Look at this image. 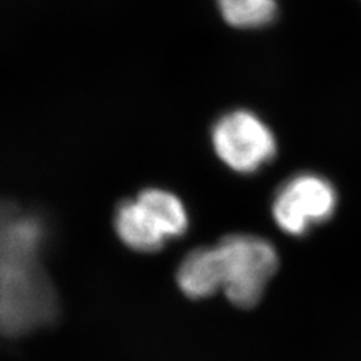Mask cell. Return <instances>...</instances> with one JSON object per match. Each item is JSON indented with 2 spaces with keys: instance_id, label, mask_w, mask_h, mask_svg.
Wrapping results in <instances>:
<instances>
[{
  "instance_id": "277c9868",
  "label": "cell",
  "mask_w": 361,
  "mask_h": 361,
  "mask_svg": "<svg viewBox=\"0 0 361 361\" xmlns=\"http://www.w3.org/2000/svg\"><path fill=\"white\" fill-rule=\"evenodd\" d=\"M113 229L123 245L140 253L160 250L167 240L137 199L119 203L113 214Z\"/></svg>"
},
{
  "instance_id": "6da1fadb",
  "label": "cell",
  "mask_w": 361,
  "mask_h": 361,
  "mask_svg": "<svg viewBox=\"0 0 361 361\" xmlns=\"http://www.w3.org/2000/svg\"><path fill=\"white\" fill-rule=\"evenodd\" d=\"M217 247L223 259L226 297L243 309L256 306L279 265L274 245L259 236L240 233L226 236Z\"/></svg>"
},
{
  "instance_id": "3957f363",
  "label": "cell",
  "mask_w": 361,
  "mask_h": 361,
  "mask_svg": "<svg viewBox=\"0 0 361 361\" xmlns=\"http://www.w3.org/2000/svg\"><path fill=\"white\" fill-rule=\"evenodd\" d=\"M337 207V195L329 180L312 173L290 178L280 187L273 202V217L279 228L301 236L313 224L329 220Z\"/></svg>"
},
{
  "instance_id": "8992f818",
  "label": "cell",
  "mask_w": 361,
  "mask_h": 361,
  "mask_svg": "<svg viewBox=\"0 0 361 361\" xmlns=\"http://www.w3.org/2000/svg\"><path fill=\"white\" fill-rule=\"evenodd\" d=\"M140 205L148 211L166 238H178L188 228L187 211L175 195L164 190L148 188L135 197Z\"/></svg>"
},
{
  "instance_id": "5b68a950",
  "label": "cell",
  "mask_w": 361,
  "mask_h": 361,
  "mask_svg": "<svg viewBox=\"0 0 361 361\" xmlns=\"http://www.w3.org/2000/svg\"><path fill=\"white\" fill-rule=\"evenodd\" d=\"M178 285L188 298H207L223 289L224 269L219 247H203L191 252L176 274Z\"/></svg>"
},
{
  "instance_id": "52a82bcc",
  "label": "cell",
  "mask_w": 361,
  "mask_h": 361,
  "mask_svg": "<svg viewBox=\"0 0 361 361\" xmlns=\"http://www.w3.org/2000/svg\"><path fill=\"white\" fill-rule=\"evenodd\" d=\"M228 25L252 29L268 25L276 16V0H217Z\"/></svg>"
},
{
  "instance_id": "7a4b0ae2",
  "label": "cell",
  "mask_w": 361,
  "mask_h": 361,
  "mask_svg": "<svg viewBox=\"0 0 361 361\" xmlns=\"http://www.w3.org/2000/svg\"><path fill=\"white\" fill-rule=\"evenodd\" d=\"M212 145L220 160L240 173L259 171L277 152L273 131L247 110H235L219 119L212 130Z\"/></svg>"
}]
</instances>
